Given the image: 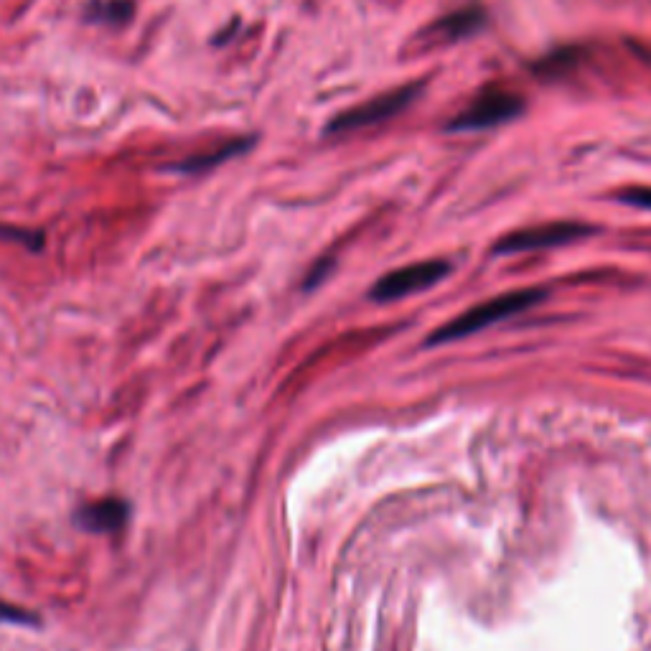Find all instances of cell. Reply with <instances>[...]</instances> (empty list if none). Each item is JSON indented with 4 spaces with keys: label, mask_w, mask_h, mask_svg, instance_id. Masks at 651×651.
<instances>
[{
    "label": "cell",
    "mask_w": 651,
    "mask_h": 651,
    "mask_svg": "<svg viewBox=\"0 0 651 651\" xmlns=\"http://www.w3.org/2000/svg\"><path fill=\"white\" fill-rule=\"evenodd\" d=\"M524 112V100L517 92L509 90H486L479 95L463 112H458L448 123L446 130L451 133H476V130H489L496 125H507L517 120Z\"/></svg>",
    "instance_id": "obj_3"
},
{
    "label": "cell",
    "mask_w": 651,
    "mask_h": 651,
    "mask_svg": "<svg viewBox=\"0 0 651 651\" xmlns=\"http://www.w3.org/2000/svg\"><path fill=\"white\" fill-rule=\"evenodd\" d=\"M484 11L481 8H463V11L443 16L425 31V39L433 44H453V41L468 39L484 26Z\"/></svg>",
    "instance_id": "obj_7"
},
{
    "label": "cell",
    "mask_w": 651,
    "mask_h": 651,
    "mask_svg": "<svg viewBox=\"0 0 651 651\" xmlns=\"http://www.w3.org/2000/svg\"><path fill=\"white\" fill-rule=\"evenodd\" d=\"M128 514L130 509L123 499H100L79 509L77 524L87 532H95V535H110V532L125 527Z\"/></svg>",
    "instance_id": "obj_6"
},
{
    "label": "cell",
    "mask_w": 651,
    "mask_h": 651,
    "mask_svg": "<svg viewBox=\"0 0 651 651\" xmlns=\"http://www.w3.org/2000/svg\"><path fill=\"white\" fill-rule=\"evenodd\" d=\"M616 199L626 206H636V209H649L651 212V186H631V189L618 191Z\"/></svg>",
    "instance_id": "obj_10"
},
{
    "label": "cell",
    "mask_w": 651,
    "mask_h": 651,
    "mask_svg": "<svg viewBox=\"0 0 651 651\" xmlns=\"http://www.w3.org/2000/svg\"><path fill=\"white\" fill-rule=\"evenodd\" d=\"M596 234V227L583 222H550L540 224V227L517 229V232L501 237L494 245L496 255H519V252H535V250H550V247L570 245Z\"/></svg>",
    "instance_id": "obj_5"
},
{
    "label": "cell",
    "mask_w": 651,
    "mask_h": 651,
    "mask_svg": "<svg viewBox=\"0 0 651 651\" xmlns=\"http://www.w3.org/2000/svg\"><path fill=\"white\" fill-rule=\"evenodd\" d=\"M0 621H3V624L26 626V624H34L36 618L31 616V613L23 611V608L11 606V603H6V601H0Z\"/></svg>",
    "instance_id": "obj_11"
},
{
    "label": "cell",
    "mask_w": 651,
    "mask_h": 651,
    "mask_svg": "<svg viewBox=\"0 0 651 651\" xmlns=\"http://www.w3.org/2000/svg\"><path fill=\"white\" fill-rule=\"evenodd\" d=\"M0 237L23 242V245L28 247H41V242H44V237H41L39 232H23V229H11V227H0Z\"/></svg>",
    "instance_id": "obj_12"
},
{
    "label": "cell",
    "mask_w": 651,
    "mask_h": 651,
    "mask_svg": "<svg viewBox=\"0 0 651 651\" xmlns=\"http://www.w3.org/2000/svg\"><path fill=\"white\" fill-rule=\"evenodd\" d=\"M451 275V262L448 260H423L412 262L405 268H397L379 278L369 290V298L377 303H390L407 298V295L423 293V290L433 288L440 280H446Z\"/></svg>",
    "instance_id": "obj_4"
},
{
    "label": "cell",
    "mask_w": 651,
    "mask_h": 651,
    "mask_svg": "<svg viewBox=\"0 0 651 651\" xmlns=\"http://www.w3.org/2000/svg\"><path fill=\"white\" fill-rule=\"evenodd\" d=\"M420 92H423V82L405 84V87H397V90L382 92V95L362 102L359 107H351V110L336 115L329 123V133H354V130L374 128V125L387 123V120H392L395 115L405 112Z\"/></svg>",
    "instance_id": "obj_2"
},
{
    "label": "cell",
    "mask_w": 651,
    "mask_h": 651,
    "mask_svg": "<svg viewBox=\"0 0 651 651\" xmlns=\"http://www.w3.org/2000/svg\"><path fill=\"white\" fill-rule=\"evenodd\" d=\"M250 148H252V138H237V140H229V143L219 145L217 151L199 153V156L186 158V161H181L179 166H176V171H181V173H201V171H209V168L219 166V163L229 161V158L242 156V153L250 151Z\"/></svg>",
    "instance_id": "obj_8"
},
{
    "label": "cell",
    "mask_w": 651,
    "mask_h": 651,
    "mask_svg": "<svg viewBox=\"0 0 651 651\" xmlns=\"http://www.w3.org/2000/svg\"><path fill=\"white\" fill-rule=\"evenodd\" d=\"M547 290L542 288H524V290H512V293L496 295L491 301L479 303V306L468 308L461 316H456L453 321H448L446 326H440L430 334L428 344H448V341L468 339L471 334L481 329H489L494 323L507 321V318L517 316V313L527 311V308L537 306V303L545 301Z\"/></svg>",
    "instance_id": "obj_1"
},
{
    "label": "cell",
    "mask_w": 651,
    "mask_h": 651,
    "mask_svg": "<svg viewBox=\"0 0 651 651\" xmlns=\"http://www.w3.org/2000/svg\"><path fill=\"white\" fill-rule=\"evenodd\" d=\"M133 16L130 0H92L87 8V21L95 23H125Z\"/></svg>",
    "instance_id": "obj_9"
}]
</instances>
